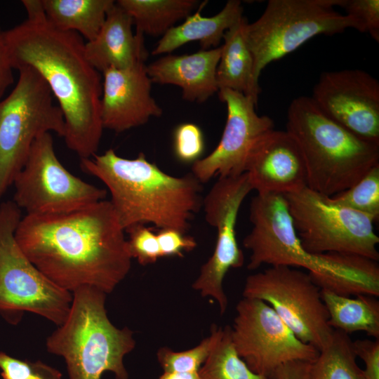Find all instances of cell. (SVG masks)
Here are the masks:
<instances>
[{"mask_svg": "<svg viewBox=\"0 0 379 379\" xmlns=\"http://www.w3.org/2000/svg\"><path fill=\"white\" fill-rule=\"evenodd\" d=\"M125 231L109 201L58 213L25 215L18 246L48 279L72 293L85 286L110 293L131 266Z\"/></svg>", "mask_w": 379, "mask_h": 379, "instance_id": "obj_1", "label": "cell"}, {"mask_svg": "<svg viewBox=\"0 0 379 379\" xmlns=\"http://www.w3.org/2000/svg\"><path fill=\"white\" fill-rule=\"evenodd\" d=\"M27 18L4 31L11 65L28 67L45 81L65 120L64 140L81 159L97 154L103 126L102 79L88 60L83 38L47 20L42 0H23Z\"/></svg>", "mask_w": 379, "mask_h": 379, "instance_id": "obj_2", "label": "cell"}, {"mask_svg": "<svg viewBox=\"0 0 379 379\" xmlns=\"http://www.w3.org/2000/svg\"><path fill=\"white\" fill-rule=\"evenodd\" d=\"M80 167L107 187L109 201L125 232L151 223L160 230L185 234L202 207V184L192 173L181 177L167 174L142 152L127 159L109 149L81 159Z\"/></svg>", "mask_w": 379, "mask_h": 379, "instance_id": "obj_3", "label": "cell"}, {"mask_svg": "<svg viewBox=\"0 0 379 379\" xmlns=\"http://www.w3.org/2000/svg\"><path fill=\"white\" fill-rule=\"evenodd\" d=\"M249 218L252 229L243 240L251 252L248 270L262 265L304 268L321 290L345 296H379L378 261L357 255L306 251L284 194H257L251 202Z\"/></svg>", "mask_w": 379, "mask_h": 379, "instance_id": "obj_4", "label": "cell"}, {"mask_svg": "<svg viewBox=\"0 0 379 379\" xmlns=\"http://www.w3.org/2000/svg\"><path fill=\"white\" fill-rule=\"evenodd\" d=\"M286 131L302 152L307 187L331 197L356 184L379 165V142L364 139L326 116L310 97L295 98Z\"/></svg>", "mask_w": 379, "mask_h": 379, "instance_id": "obj_5", "label": "cell"}, {"mask_svg": "<svg viewBox=\"0 0 379 379\" xmlns=\"http://www.w3.org/2000/svg\"><path fill=\"white\" fill-rule=\"evenodd\" d=\"M106 295L88 286L74 291L66 319L46 338L47 351L63 358L69 379H101L106 371L128 379L124 359L135 346L133 332L110 321Z\"/></svg>", "mask_w": 379, "mask_h": 379, "instance_id": "obj_6", "label": "cell"}, {"mask_svg": "<svg viewBox=\"0 0 379 379\" xmlns=\"http://www.w3.org/2000/svg\"><path fill=\"white\" fill-rule=\"evenodd\" d=\"M343 0H270L262 14L247 22L246 38L255 78L270 63L293 52L318 35L332 36L348 28L361 32L353 17L337 12Z\"/></svg>", "mask_w": 379, "mask_h": 379, "instance_id": "obj_7", "label": "cell"}, {"mask_svg": "<svg viewBox=\"0 0 379 379\" xmlns=\"http://www.w3.org/2000/svg\"><path fill=\"white\" fill-rule=\"evenodd\" d=\"M22 218L13 200L0 204V314L16 324L25 312L58 326L66 319L72 293L48 279L22 252L15 238Z\"/></svg>", "mask_w": 379, "mask_h": 379, "instance_id": "obj_8", "label": "cell"}, {"mask_svg": "<svg viewBox=\"0 0 379 379\" xmlns=\"http://www.w3.org/2000/svg\"><path fill=\"white\" fill-rule=\"evenodd\" d=\"M13 91L0 100V199L13 185L34 140L46 133L63 138L65 120L50 88L33 69H19Z\"/></svg>", "mask_w": 379, "mask_h": 379, "instance_id": "obj_9", "label": "cell"}, {"mask_svg": "<svg viewBox=\"0 0 379 379\" xmlns=\"http://www.w3.org/2000/svg\"><path fill=\"white\" fill-rule=\"evenodd\" d=\"M284 196L306 251L357 255L378 261L379 237L371 216L336 204L307 187Z\"/></svg>", "mask_w": 379, "mask_h": 379, "instance_id": "obj_10", "label": "cell"}, {"mask_svg": "<svg viewBox=\"0 0 379 379\" xmlns=\"http://www.w3.org/2000/svg\"><path fill=\"white\" fill-rule=\"evenodd\" d=\"M243 296L268 304L299 340L319 351L329 342L333 329L321 289L308 272L270 266L247 277Z\"/></svg>", "mask_w": 379, "mask_h": 379, "instance_id": "obj_11", "label": "cell"}, {"mask_svg": "<svg viewBox=\"0 0 379 379\" xmlns=\"http://www.w3.org/2000/svg\"><path fill=\"white\" fill-rule=\"evenodd\" d=\"M13 201L26 215L67 212L104 200L107 190L74 175L61 164L51 133L33 142L13 182Z\"/></svg>", "mask_w": 379, "mask_h": 379, "instance_id": "obj_12", "label": "cell"}, {"mask_svg": "<svg viewBox=\"0 0 379 379\" xmlns=\"http://www.w3.org/2000/svg\"><path fill=\"white\" fill-rule=\"evenodd\" d=\"M231 328L234 347L248 367L269 379L281 366L314 361L319 350L299 340L274 310L258 299L243 298Z\"/></svg>", "mask_w": 379, "mask_h": 379, "instance_id": "obj_13", "label": "cell"}, {"mask_svg": "<svg viewBox=\"0 0 379 379\" xmlns=\"http://www.w3.org/2000/svg\"><path fill=\"white\" fill-rule=\"evenodd\" d=\"M248 174L218 178L203 198L205 220L217 230L214 251L201 266L192 288L202 297H211L218 304L220 312H225L228 300L223 280L231 268L243 266L244 256L237 240L236 224L241 205L252 191Z\"/></svg>", "mask_w": 379, "mask_h": 379, "instance_id": "obj_14", "label": "cell"}, {"mask_svg": "<svg viewBox=\"0 0 379 379\" xmlns=\"http://www.w3.org/2000/svg\"><path fill=\"white\" fill-rule=\"evenodd\" d=\"M227 107V120L216 147L192 164V173L201 183L212 178L234 177L245 173L248 157L258 141L274 130L273 120L256 112L249 98L230 89L218 92Z\"/></svg>", "mask_w": 379, "mask_h": 379, "instance_id": "obj_15", "label": "cell"}, {"mask_svg": "<svg viewBox=\"0 0 379 379\" xmlns=\"http://www.w3.org/2000/svg\"><path fill=\"white\" fill-rule=\"evenodd\" d=\"M310 98L337 124L379 142V82L369 73L357 69L324 72Z\"/></svg>", "mask_w": 379, "mask_h": 379, "instance_id": "obj_16", "label": "cell"}, {"mask_svg": "<svg viewBox=\"0 0 379 379\" xmlns=\"http://www.w3.org/2000/svg\"><path fill=\"white\" fill-rule=\"evenodd\" d=\"M100 114L103 128L121 133L159 117L163 111L152 95L147 65L102 73Z\"/></svg>", "mask_w": 379, "mask_h": 379, "instance_id": "obj_17", "label": "cell"}, {"mask_svg": "<svg viewBox=\"0 0 379 379\" xmlns=\"http://www.w3.org/2000/svg\"><path fill=\"white\" fill-rule=\"evenodd\" d=\"M245 173L257 194H286L307 184L302 152L286 131L272 130L258 141L248 157Z\"/></svg>", "mask_w": 379, "mask_h": 379, "instance_id": "obj_18", "label": "cell"}, {"mask_svg": "<svg viewBox=\"0 0 379 379\" xmlns=\"http://www.w3.org/2000/svg\"><path fill=\"white\" fill-rule=\"evenodd\" d=\"M133 25L131 16L115 1L98 35L85 43L86 58L99 72L145 63L148 52L144 35L133 33Z\"/></svg>", "mask_w": 379, "mask_h": 379, "instance_id": "obj_19", "label": "cell"}, {"mask_svg": "<svg viewBox=\"0 0 379 379\" xmlns=\"http://www.w3.org/2000/svg\"><path fill=\"white\" fill-rule=\"evenodd\" d=\"M221 46L191 54H167L147 65L152 83L177 86L182 98L199 103L218 92L216 71Z\"/></svg>", "mask_w": 379, "mask_h": 379, "instance_id": "obj_20", "label": "cell"}, {"mask_svg": "<svg viewBox=\"0 0 379 379\" xmlns=\"http://www.w3.org/2000/svg\"><path fill=\"white\" fill-rule=\"evenodd\" d=\"M242 17L243 7L238 0L228 1L219 13L211 17H204L197 11L161 36L152 54H171L192 41H199L201 50L217 48L225 32Z\"/></svg>", "mask_w": 379, "mask_h": 379, "instance_id": "obj_21", "label": "cell"}, {"mask_svg": "<svg viewBox=\"0 0 379 379\" xmlns=\"http://www.w3.org/2000/svg\"><path fill=\"white\" fill-rule=\"evenodd\" d=\"M244 16L225 34L216 71L218 91L230 89L251 98L258 106L260 93L259 80L254 74V64L248 46Z\"/></svg>", "mask_w": 379, "mask_h": 379, "instance_id": "obj_22", "label": "cell"}, {"mask_svg": "<svg viewBox=\"0 0 379 379\" xmlns=\"http://www.w3.org/2000/svg\"><path fill=\"white\" fill-rule=\"evenodd\" d=\"M328 314V324L347 334L361 331L379 339V301L378 297L359 294L340 295L321 290Z\"/></svg>", "mask_w": 379, "mask_h": 379, "instance_id": "obj_23", "label": "cell"}, {"mask_svg": "<svg viewBox=\"0 0 379 379\" xmlns=\"http://www.w3.org/2000/svg\"><path fill=\"white\" fill-rule=\"evenodd\" d=\"M114 3L113 0H42L50 24L76 32L87 41L98 35Z\"/></svg>", "mask_w": 379, "mask_h": 379, "instance_id": "obj_24", "label": "cell"}, {"mask_svg": "<svg viewBox=\"0 0 379 379\" xmlns=\"http://www.w3.org/2000/svg\"><path fill=\"white\" fill-rule=\"evenodd\" d=\"M133 20L136 32L163 36L185 20L200 4L197 0H119L116 1Z\"/></svg>", "mask_w": 379, "mask_h": 379, "instance_id": "obj_25", "label": "cell"}, {"mask_svg": "<svg viewBox=\"0 0 379 379\" xmlns=\"http://www.w3.org/2000/svg\"><path fill=\"white\" fill-rule=\"evenodd\" d=\"M354 341L349 334L333 329L328 344L310 363V379H362Z\"/></svg>", "mask_w": 379, "mask_h": 379, "instance_id": "obj_26", "label": "cell"}, {"mask_svg": "<svg viewBox=\"0 0 379 379\" xmlns=\"http://www.w3.org/2000/svg\"><path fill=\"white\" fill-rule=\"evenodd\" d=\"M215 334L213 347L198 371L201 379H269L253 373L239 356L230 326L215 325Z\"/></svg>", "mask_w": 379, "mask_h": 379, "instance_id": "obj_27", "label": "cell"}, {"mask_svg": "<svg viewBox=\"0 0 379 379\" xmlns=\"http://www.w3.org/2000/svg\"><path fill=\"white\" fill-rule=\"evenodd\" d=\"M330 200L371 216L375 222L379 219V165L373 167L356 184L331 197Z\"/></svg>", "mask_w": 379, "mask_h": 379, "instance_id": "obj_28", "label": "cell"}, {"mask_svg": "<svg viewBox=\"0 0 379 379\" xmlns=\"http://www.w3.org/2000/svg\"><path fill=\"white\" fill-rule=\"evenodd\" d=\"M215 336V324H213L209 336L193 348L175 352L166 347H161L157 357L164 372H198L209 354Z\"/></svg>", "mask_w": 379, "mask_h": 379, "instance_id": "obj_29", "label": "cell"}, {"mask_svg": "<svg viewBox=\"0 0 379 379\" xmlns=\"http://www.w3.org/2000/svg\"><path fill=\"white\" fill-rule=\"evenodd\" d=\"M2 379H62V373L41 361H30L0 352Z\"/></svg>", "mask_w": 379, "mask_h": 379, "instance_id": "obj_30", "label": "cell"}, {"mask_svg": "<svg viewBox=\"0 0 379 379\" xmlns=\"http://www.w3.org/2000/svg\"><path fill=\"white\" fill-rule=\"evenodd\" d=\"M205 147L201 128L192 123L178 126L173 133V151L177 159L184 164L194 163L201 159Z\"/></svg>", "mask_w": 379, "mask_h": 379, "instance_id": "obj_31", "label": "cell"}, {"mask_svg": "<svg viewBox=\"0 0 379 379\" xmlns=\"http://www.w3.org/2000/svg\"><path fill=\"white\" fill-rule=\"evenodd\" d=\"M127 249L131 258L142 265L154 263L161 258L157 235L145 225L135 226L128 230Z\"/></svg>", "mask_w": 379, "mask_h": 379, "instance_id": "obj_32", "label": "cell"}, {"mask_svg": "<svg viewBox=\"0 0 379 379\" xmlns=\"http://www.w3.org/2000/svg\"><path fill=\"white\" fill-rule=\"evenodd\" d=\"M346 15L355 18L361 26V32L368 33L379 42V1L343 0Z\"/></svg>", "mask_w": 379, "mask_h": 379, "instance_id": "obj_33", "label": "cell"}, {"mask_svg": "<svg viewBox=\"0 0 379 379\" xmlns=\"http://www.w3.org/2000/svg\"><path fill=\"white\" fill-rule=\"evenodd\" d=\"M162 257H182L183 252L194 250L197 244L195 239L173 229L160 230L157 234Z\"/></svg>", "mask_w": 379, "mask_h": 379, "instance_id": "obj_34", "label": "cell"}, {"mask_svg": "<svg viewBox=\"0 0 379 379\" xmlns=\"http://www.w3.org/2000/svg\"><path fill=\"white\" fill-rule=\"evenodd\" d=\"M357 357L365 364L362 379H379V339H363L354 341Z\"/></svg>", "mask_w": 379, "mask_h": 379, "instance_id": "obj_35", "label": "cell"}, {"mask_svg": "<svg viewBox=\"0 0 379 379\" xmlns=\"http://www.w3.org/2000/svg\"><path fill=\"white\" fill-rule=\"evenodd\" d=\"M13 69L7 53L4 31L0 27V99L13 83Z\"/></svg>", "mask_w": 379, "mask_h": 379, "instance_id": "obj_36", "label": "cell"}, {"mask_svg": "<svg viewBox=\"0 0 379 379\" xmlns=\"http://www.w3.org/2000/svg\"><path fill=\"white\" fill-rule=\"evenodd\" d=\"M310 363L301 361L286 363L274 371L271 379H310Z\"/></svg>", "mask_w": 379, "mask_h": 379, "instance_id": "obj_37", "label": "cell"}, {"mask_svg": "<svg viewBox=\"0 0 379 379\" xmlns=\"http://www.w3.org/2000/svg\"><path fill=\"white\" fill-rule=\"evenodd\" d=\"M158 379H201L198 372H164Z\"/></svg>", "mask_w": 379, "mask_h": 379, "instance_id": "obj_38", "label": "cell"}]
</instances>
